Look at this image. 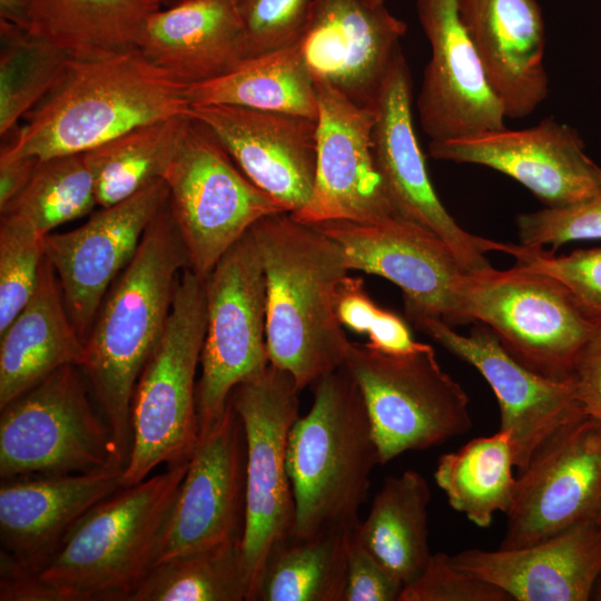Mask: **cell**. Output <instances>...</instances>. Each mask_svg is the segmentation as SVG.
Masks as SVG:
<instances>
[{
	"mask_svg": "<svg viewBox=\"0 0 601 601\" xmlns=\"http://www.w3.org/2000/svg\"><path fill=\"white\" fill-rule=\"evenodd\" d=\"M188 256L167 201L139 247L108 289L85 339L83 373L128 462L131 404L137 381L158 345Z\"/></svg>",
	"mask_w": 601,
	"mask_h": 601,
	"instance_id": "1",
	"label": "cell"
},
{
	"mask_svg": "<svg viewBox=\"0 0 601 601\" xmlns=\"http://www.w3.org/2000/svg\"><path fill=\"white\" fill-rule=\"evenodd\" d=\"M255 239L266 280L269 364L302 392L343 366L349 341L335 299L349 272L342 247L313 225L278 213L258 220Z\"/></svg>",
	"mask_w": 601,
	"mask_h": 601,
	"instance_id": "2",
	"label": "cell"
},
{
	"mask_svg": "<svg viewBox=\"0 0 601 601\" xmlns=\"http://www.w3.org/2000/svg\"><path fill=\"white\" fill-rule=\"evenodd\" d=\"M187 88L137 47L70 58L56 87L1 148L0 160L87 152L135 127L186 114Z\"/></svg>",
	"mask_w": 601,
	"mask_h": 601,
	"instance_id": "3",
	"label": "cell"
},
{
	"mask_svg": "<svg viewBox=\"0 0 601 601\" xmlns=\"http://www.w3.org/2000/svg\"><path fill=\"white\" fill-rule=\"evenodd\" d=\"M312 387V407L294 423L287 446L299 536L356 528L381 464L363 396L345 367Z\"/></svg>",
	"mask_w": 601,
	"mask_h": 601,
	"instance_id": "4",
	"label": "cell"
},
{
	"mask_svg": "<svg viewBox=\"0 0 601 601\" xmlns=\"http://www.w3.org/2000/svg\"><path fill=\"white\" fill-rule=\"evenodd\" d=\"M188 462L122 486L79 520L39 572L58 601H127L151 568Z\"/></svg>",
	"mask_w": 601,
	"mask_h": 601,
	"instance_id": "5",
	"label": "cell"
},
{
	"mask_svg": "<svg viewBox=\"0 0 601 601\" xmlns=\"http://www.w3.org/2000/svg\"><path fill=\"white\" fill-rule=\"evenodd\" d=\"M207 325L205 280L179 275L162 336L135 386L132 440L122 486L148 477L161 463L189 461L200 439L195 382Z\"/></svg>",
	"mask_w": 601,
	"mask_h": 601,
	"instance_id": "6",
	"label": "cell"
},
{
	"mask_svg": "<svg viewBox=\"0 0 601 601\" xmlns=\"http://www.w3.org/2000/svg\"><path fill=\"white\" fill-rule=\"evenodd\" d=\"M466 324L490 327L505 351L532 372L555 381L573 376L595 324L555 278L519 265L464 272L457 285Z\"/></svg>",
	"mask_w": 601,
	"mask_h": 601,
	"instance_id": "7",
	"label": "cell"
},
{
	"mask_svg": "<svg viewBox=\"0 0 601 601\" xmlns=\"http://www.w3.org/2000/svg\"><path fill=\"white\" fill-rule=\"evenodd\" d=\"M343 366L363 396L381 465L472 430L469 397L441 368L432 346L388 355L351 342Z\"/></svg>",
	"mask_w": 601,
	"mask_h": 601,
	"instance_id": "8",
	"label": "cell"
},
{
	"mask_svg": "<svg viewBox=\"0 0 601 601\" xmlns=\"http://www.w3.org/2000/svg\"><path fill=\"white\" fill-rule=\"evenodd\" d=\"M79 371L65 365L0 408L2 480L126 466Z\"/></svg>",
	"mask_w": 601,
	"mask_h": 601,
	"instance_id": "9",
	"label": "cell"
},
{
	"mask_svg": "<svg viewBox=\"0 0 601 601\" xmlns=\"http://www.w3.org/2000/svg\"><path fill=\"white\" fill-rule=\"evenodd\" d=\"M164 180L189 268L204 279L258 220L287 213L243 174L214 132L191 116Z\"/></svg>",
	"mask_w": 601,
	"mask_h": 601,
	"instance_id": "10",
	"label": "cell"
},
{
	"mask_svg": "<svg viewBox=\"0 0 601 601\" xmlns=\"http://www.w3.org/2000/svg\"><path fill=\"white\" fill-rule=\"evenodd\" d=\"M293 376L272 364L237 385L229 402L246 441V504L242 549L249 595L270 549L294 533L296 508L287 471L290 430L299 417Z\"/></svg>",
	"mask_w": 601,
	"mask_h": 601,
	"instance_id": "11",
	"label": "cell"
},
{
	"mask_svg": "<svg viewBox=\"0 0 601 601\" xmlns=\"http://www.w3.org/2000/svg\"><path fill=\"white\" fill-rule=\"evenodd\" d=\"M204 280L207 325L196 390L200 436L221 418L233 390L269 365L266 280L250 229Z\"/></svg>",
	"mask_w": 601,
	"mask_h": 601,
	"instance_id": "12",
	"label": "cell"
},
{
	"mask_svg": "<svg viewBox=\"0 0 601 601\" xmlns=\"http://www.w3.org/2000/svg\"><path fill=\"white\" fill-rule=\"evenodd\" d=\"M601 515V421L581 415L559 427L518 473L499 549L541 542Z\"/></svg>",
	"mask_w": 601,
	"mask_h": 601,
	"instance_id": "13",
	"label": "cell"
},
{
	"mask_svg": "<svg viewBox=\"0 0 601 601\" xmlns=\"http://www.w3.org/2000/svg\"><path fill=\"white\" fill-rule=\"evenodd\" d=\"M343 249L348 270L382 276L403 294L406 318L466 324L457 285L465 272L446 243L401 217L380 223L328 220L313 225Z\"/></svg>",
	"mask_w": 601,
	"mask_h": 601,
	"instance_id": "14",
	"label": "cell"
},
{
	"mask_svg": "<svg viewBox=\"0 0 601 601\" xmlns=\"http://www.w3.org/2000/svg\"><path fill=\"white\" fill-rule=\"evenodd\" d=\"M373 109V156L397 215L446 243L465 272L491 266L484 254L497 250L500 243L463 229L432 186L414 130L412 79L401 47L392 58Z\"/></svg>",
	"mask_w": 601,
	"mask_h": 601,
	"instance_id": "15",
	"label": "cell"
},
{
	"mask_svg": "<svg viewBox=\"0 0 601 601\" xmlns=\"http://www.w3.org/2000/svg\"><path fill=\"white\" fill-rule=\"evenodd\" d=\"M246 504V441L230 402L200 436L161 530L152 565L242 539Z\"/></svg>",
	"mask_w": 601,
	"mask_h": 601,
	"instance_id": "16",
	"label": "cell"
},
{
	"mask_svg": "<svg viewBox=\"0 0 601 601\" xmlns=\"http://www.w3.org/2000/svg\"><path fill=\"white\" fill-rule=\"evenodd\" d=\"M168 195L166 181L158 179L125 200L100 207L76 229L43 237L45 256L83 342L108 289L134 258Z\"/></svg>",
	"mask_w": 601,
	"mask_h": 601,
	"instance_id": "17",
	"label": "cell"
},
{
	"mask_svg": "<svg viewBox=\"0 0 601 601\" xmlns=\"http://www.w3.org/2000/svg\"><path fill=\"white\" fill-rule=\"evenodd\" d=\"M317 161L312 198L296 220L380 223L400 217L375 165V111L361 107L327 82L315 81ZM290 215V214H289Z\"/></svg>",
	"mask_w": 601,
	"mask_h": 601,
	"instance_id": "18",
	"label": "cell"
},
{
	"mask_svg": "<svg viewBox=\"0 0 601 601\" xmlns=\"http://www.w3.org/2000/svg\"><path fill=\"white\" fill-rule=\"evenodd\" d=\"M437 160L495 169L525 186L548 207L601 193V168L585 154L579 132L553 118L523 129H497L469 137L430 141Z\"/></svg>",
	"mask_w": 601,
	"mask_h": 601,
	"instance_id": "19",
	"label": "cell"
},
{
	"mask_svg": "<svg viewBox=\"0 0 601 601\" xmlns=\"http://www.w3.org/2000/svg\"><path fill=\"white\" fill-rule=\"evenodd\" d=\"M414 326L475 367L489 383L500 406V430L511 436L518 473L551 434L584 414L574 395L573 377L555 381L532 372L505 351L490 327L482 324L462 335L434 318Z\"/></svg>",
	"mask_w": 601,
	"mask_h": 601,
	"instance_id": "20",
	"label": "cell"
},
{
	"mask_svg": "<svg viewBox=\"0 0 601 601\" xmlns=\"http://www.w3.org/2000/svg\"><path fill=\"white\" fill-rule=\"evenodd\" d=\"M431 46L416 108L430 141L505 128V114L490 88L459 16L457 0H416Z\"/></svg>",
	"mask_w": 601,
	"mask_h": 601,
	"instance_id": "21",
	"label": "cell"
},
{
	"mask_svg": "<svg viewBox=\"0 0 601 601\" xmlns=\"http://www.w3.org/2000/svg\"><path fill=\"white\" fill-rule=\"evenodd\" d=\"M188 115L207 126L243 174L292 217L314 189L316 121L228 105L191 106Z\"/></svg>",
	"mask_w": 601,
	"mask_h": 601,
	"instance_id": "22",
	"label": "cell"
},
{
	"mask_svg": "<svg viewBox=\"0 0 601 601\" xmlns=\"http://www.w3.org/2000/svg\"><path fill=\"white\" fill-rule=\"evenodd\" d=\"M406 23L365 0H312L298 40L314 81L373 108Z\"/></svg>",
	"mask_w": 601,
	"mask_h": 601,
	"instance_id": "23",
	"label": "cell"
},
{
	"mask_svg": "<svg viewBox=\"0 0 601 601\" xmlns=\"http://www.w3.org/2000/svg\"><path fill=\"white\" fill-rule=\"evenodd\" d=\"M452 561L512 601H587L601 574V515L531 545L467 549Z\"/></svg>",
	"mask_w": 601,
	"mask_h": 601,
	"instance_id": "24",
	"label": "cell"
},
{
	"mask_svg": "<svg viewBox=\"0 0 601 601\" xmlns=\"http://www.w3.org/2000/svg\"><path fill=\"white\" fill-rule=\"evenodd\" d=\"M124 470L114 466L2 480L0 539L4 551L20 564L40 572L79 520L122 487Z\"/></svg>",
	"mask_w": 601,
	"mask_h": 601,
	"instance_id": "25",
	"label": "cell"
},
{
	"mask_svg": "<svg viewBox=\"0 0 601 601\" xmlns=\"http://www.w3.org/2000/svg\"><path fill=\"white\" fill-rule=\"evenodd\" d=\"M460 20L506 118L532 114L549 93L545 28L536 0H457Z\"/></svg>",
	"mask_w": 601,
	"mask_h": 601,
	"instance_id": "26",
	"label": "cell"
},
{
	"mask_svg": "<svg viewBox=\"0 0 601 601\" xmlns=\"http://www.w3.org/2000/svg\"><path fill=\"white\" fill-rule=\"evenodd\" d=\"M137 48L188 87L221 77L247 58L233 0H181L158 10L146 21Z\"/></svg>",
	"mask_w": 601,
	"mask_h": 601,
	"instance_id": "27",
	"label": "cell"
},
{
	"mask_svg": "<svg viewBox=\"0 0 601 601\" xmlns=\"http://www.w3.org/2000/svg\"><path fill=\"white\" fill-rule=\"evenodd\" d=\"M85 342L45 256L30 299L0 334V408L65 365H81Z\"/></svg>",
	"mask_w": 601,
	"mask_h": 601,
	"instance_id": "28",
	"label": "cell"
},
{
	"mask_svg": "<svg viewBox=\"0 0 601 601\" xmlns=\"http://www.w3.org/2000/svg\"><path fill=\"white\" fill-rule=\"evenodd\" d=\"M164 0H29V31L71 58H95L137 47Z\"/></svg>",
	"mask_w": 601,
	"mask_h": 601,
	"instance_id": "29",
	"label": "cell"
},
{
	"mask_svg": "<svg viewBox=\"0 0 601 601\" xmlns=\"http://www.w3.org/2000/svg\"><path fill=\"white\" fill-rule=\"evenodd\" d=\"M191 106L228 105L317 119L315 81L298 41L289 47L246 58L228 73L189 86Z\"/></svg>",
	"mask_w": 601,
	"mask_h": 601,
	"instance_id": "30",
	"label": "cell"
},
{
	"mask_svg": "<svg viewBox=\"0 0 601 601\" xmlns=\"http://www.w3.org/2000/svg\"><path fill=\"white\" fill-rule=\"evenodd\" d=\"M426 480L414 470L385 479L365 520L355 529L358 540L404 585L424 570L432 552L428 545Z\"/></svg>",
	"mask_w": 601,
	"mask_h": 601,
	"instance_id": "31",
	"label": "cell"
},
{
	"mask_svg": "<svg viewBox=\"0 0 601 601\" xmlns=\"http://www.w3.org/2000/svg\"><path fill=\"white\" fill-rule=\"evenodd\" d=\"M352 530L293 533L279 541L267 554L248 601H343Z\"/></svg>",
	"mask_w": 601,
	"mask_h": 601,
	"instance_id": "32",
	"label": "cell"
},
{
	"mask_svg": "<svg viewBox=\"0 0 601 601\" xmlns=\"http://www.w3.org/2000/svg\"><path fill=\"white\" fill-rule=\"evenodd\" d=\"M511 436L499 430L439 459L434 479L449 504L480 528L509 511L515 487Z\"/></svg>",
	"mask_w": 601,
	"mask_h": 601,
	"instance_id": "33",
	"label": "cell"
},
{
	"mask_svg": "<svg viewBox=\"0 0 601 601\" xmlns=\"http://www.w3.org/2000/svg\"><path fill=\"white\" fill-rule=\"evenodd\" d=\"M188 120V112L159 119L87 151L98 206L115 205L164 179Z\"/></svg>",
	"mask_w": 601,
	"mask_h": 601,
	"instance_id": "34",
	"label": "cell"
},
{
	"mask_svg": "<svg viewBox=\"0 0 601 601\" xmlns=\"http://www.w3.org/2000/svg\"><path fill=\"white\" fill-rule=\"evenodd\" d=\"M242 539L152 565L127 601H247Z\"/></svg>",
	"mask_w": 601,
	"mask_h": 601,
	"instance_id": "35",
	"label": "cell"
},
{
	"mask_svg": "<svg viewBox=\"0 0 601 601\" xmlns=\"http://www.w3.org/2000/svg\"><path fill=\"white\" fill-rule=\"evenodd\" d=\"M70 58L29 30L0 19L1 137L56 87Z\"/></svg>",
	"mask_w": 601,
	"mask_h": 601,
	"instance_id": "36",
	"label": "cell"
},
{
	"mask_svg": "<svg viewBox=\"0 0 601 601\" xmlns=\"http://www.w3.org/2000/svg\"><path fill=\"white\" fill-rule=\"evenodd\" d=\"M97 205L95 177L82 152L40 160L27 187L0 213L26 219L46 236Z\"/></svg>",
	"mask_w": 601,
	"mask_h": 601,
	"instance_id": "37",
	"label": "cell"
},
{
	"mask_svg": "<svg viewBox=\"0 0 601 601\" xmlns=\"http://www.w3.org/2000/svg\"><path fill=\"white\" fill-rule=\"evenodd\" d=\"M43 237L26 219L13 214H1L0 334L33 294L45 257Z\"/></svg>",
	"mask_w": 601,
	"mask_h": 601,
	"instance_id": "38",
	"label": "cell"
},
{
	"mask_svg": "<svg viewBox=\"0 0 601 601\" xmlns=\"http://www.w3.org/2000/svg\"><path fill=\"white\" fill-rule=\"evenodd\" d=\"M335 308L341 324L367 336L365 345L373 351L407 355L431 346L415 341L397 314L378 306L366 292L362 277L346 275L342 279Z\"/></svg>",
	"mask_w": 601,
	"mask_h": 601,
	"instance_id": "39",
	"label": "cell"
},
{
	"mask_svg": "<svg viewBox=\"0 0 601 601\" xmlns=\"http://www.w3.org/2000/svg\"><path fill=\"white\" fill-rule=\"evenodd\" d=\"M501 252L514 256L516 265L559 280L584 316L593 324L601 323V248L554 256L542 248L502 244Z\"/></svg>",
	"mask_w": 601,
	"mask_h": 601,
	"instance_id": "40",
	"label": "cell"
},
{
	"mask_svg": "<svg viewBox=\"0 0 601 601\" xmlns=\"http://www.w3.org/2000/svg\"><path fill=\"white\" fill-rule=\"evenodd\" d=\"M240 17L247 58L296 43L312 0H233Z\"/></svg>",
	"mask_w": 601,
	"mask_h": 601,
	"instance_id": "41",
	"label": "cell"
},
{
	"mask_svg": "<svg viewBox=\"0 0 601 601\" xmlns=\"http://www.w3.org/2000/svg\"><path fill=\"white\" fill-rule=\"evenodd\" d=\"M523 246L542 248L601 238V193L573 204L522 214L516 219Z\"/></svg>",
	"mask_w": 601,
	"mask_h": 601,
	"instance_id": "42",
	"label": "cell"
},
{
	"mask_svg": "<svg viewBox=\"0 0 601 601\" xmlns=\"http://www.w3.org/2000/svg\"><path fill=\"white\" fill-rule=\"evenodd\" d=\"M398 601H512L499 587L456 566L452 555L432 553L421 574L404 585Z\"/></svg>",
	"mask_w": 601,
	"mask_h": 601,
	"instance_id": "43",
	"label": "cell"
},
{
	"mask_svg": "<svg viewBox=\"0 0 601 601\" xmlns=\"http://www.w3.org/2000/svg\"><path fill=\"white\" fill-rule=\"evenodd\" d=\"M355 529L348 538L343 601H398L404 584L364 546Z\"/></svg>",
	"mask_w": 601,
	"mask_h": 601,
	"instance_id": "44",
	"label": "cell"
},
{
	"mask_svg": "<svg viewBox=\"0 0 601 601\" xmlns=\"http://www.w3.org/2000/svg\"><path fill=\"white\" fill-rule=\"evenodd\" d=\"M572 377L583 413L601 421V323L595 324L582 347Z\"/></svg>",
	"mask_w": 601,
	"mask_h": 601,
	"instance_id": "45",
	"label": "cell"
},
{
	"mask_svg": "<svg viewBox=\"0 0 601 601\" xmlns=\"http://www.w3.org/2000/svg\"><path fill=\"white\" fill-rule=\"evenodd\" d=\"M0 565L1 601H58L39 572L20 564L4 550H1Z\"/></svg>",
	"mask_w": 601,
	"mask_h": 601,
	"instance_id": "46",
	"label": "cell"
},
{
	"mask_svg": "<svg viewBox=\"0 0 601 601\" xmlns=\"http://www.w3.org/2000/svg\"><path fill=\"white\" fill-rule=\"evenodd\" d=\"M39 161L32 156L0 160V210L27 187Z\"/></svg>",
	"mask_w": 601,
	"mask_h": 601,
	"instance_id": "47",
	"label": "cell"
},
{
	"mask_svg": "<svg viewBox=\"0 0 601 601\" xmlns=\"http://www.w3.org/2000/svg\"><path fill=\"white\" fill-rule=\"evenodd\" d=\"M0 19L29 30V0H0Z\"/></svg>",
	"mask_w": 601,
	"mask_h": 601,
	"instance_id": "48",
	"label": "cell"
},
{
	"mask_svg": "<svg viewBox=\"0 0 601 601\" xmlns=\"http://www.w3.org/2000/svg\"><path fill=\"white\" fill-rule=\"evenodd\" d=\"M590 600L601 601V574L599 575Z\"/></svg>",
	"mask_w": 601,
	"mask_h": 601,
	"instance_id": "49",
	"label": "cell"
},
{
	"mask_svg": "<svg viewBox=\"0 0 601 601\" xmlns=\"http://www.w3.org/2000/svg\"><path fill=\"white\" fill-rule=\"evenodd\" d=\"M365 1L368 2L372 6H378V4L384 3V0H365Z\"/></svg>",
	"mask_w": 601,
	"mask_h": 601,
	"instance_id": "50",
	"label": "cell"
},
{
	"mask_svg": "<svg viewBox=\"0 0 601 601\" xmlns=\"http://www.w3.org/2000/svg\"><path fill=\"white\" fill-rule=\"evenodd\" d=\"M179 1H181V0H164V3H167L168 6H170V4L177 3Z\"/></svg>",
	"mask_w": 601,
	"mask_h": 601,
	"instance_id": "51",
	"label": "cell"
}]
</instances>
